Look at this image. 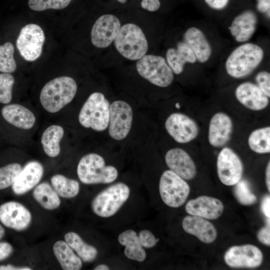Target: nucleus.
Wrapping results in <instances>:
<instances>
[{"label": "nucleus", "mask_w": 270, "mask_h": 270, "mask_svg": "<svg viewBox=\"0 0 270 270\" xmlns=\"http://www.w3.org/2000/svg\"><path fill=\"white\" fill-rule=\"evenodd\" d=\"M77 84L71 77L62 76L48 82L42 88L40 100L44 108L48 112L56 113L74 99Z\"/></svg>", "instance_id": "nucleus-1"}, {"label": "nucleus", "mask_w": 270, "mask_h": 270, "mask_svg": "<svg viewBox=\"0 0 270 270\" xmlns=\"http://www.w3.org/2000/svg\"><path fill=\"white\" fill-rule=\"evenodd\" d=\"M262 48L258 44L246 43L235 48L228 58L226 69L230 76L240 78L250 74L261 63Z\"/></svg>", "instance_id": "nucleus-2"}, {"label": "nucleus", "mask_w": 270, "mask_h": 270, "mask_svg": "<svg viewBox=\"0 0 270 270\" xmlns=\"http://www.w3.org/2000/svg\"><path fill=\"white\" fill-rule=\"evenodd\" d=\"M76 172L80 181L86 184H110L118 174L116 167L106 166L104 158L96 153L83 156L78 163Z\"/></svg>", "instance_id": "nucleus-3"}, {"label": "nucleus", "mask_w": 270, "mask_h": 270, "mask_svg": "<svg viewBox=\"0 0 270 270\" xmlns=\"http://www.w3.org/2000/svg\"><path fill=\"white\" fill-rule=\"evenodd\" d=\"M110 102L100 92L92 93L85 102L78 114V121L85 128L96 132L105 130L108 126Z\"/></svg>", "instance_id": "nucleus-4"}, {"label": "nucleus", "mask_w": 270, "mask_h": 270, "mask_svg": "<svg viewBox=\"0 0 270 270\" xmlns=\"http://www.w3.org/2000/svg\"><path fill=\"white\" fill-rule=\"evenodd\" d=\"M114 42L119 53L130 60H139L148 50V41L142 30L132 23L122 26Z\"/></svg>", "instance_id": "nucleus-5"}, {"label": "nucleus", "mask_w": 270, "mask_h": 270, "mask_svg": "<svg viewBox=\"0 0 270 270\" xmlns=\"http://www.w3.org/2000/svg\"><path fill=\"white\" fill-rule=\"evenodd\" d=\"M130 188L126 184L117 182L100 192L91 202L92 212L101 218H109L114 215L127 201Z\"/></svg>", "instance_id": "nucleus-6"}, {"label": "nucleus", "mask_w": 270, "mask_h": 270, "mask_svg": "<svg viewBox=\"0 0 270 270\" xmlns=\"http://www.w3.org/2000/svg\"><path fill=\"white\" fill-rule=\"evenodd\" d=\"M136 68L142 78L159 87H168L174 80L172 70L160 56L145 54L138 60Z\"/></svg>", "instance_id": "nucleus-7"}, {"label": "nucleus", "mask_w": 270, "mask_h": 270, "mask_svg": "<svg viewBox=\"0 0 270 270\" xmlns=\"http://www.w3.org/2000/svg\"><path fill=\"white\" fill-rule=\"evenodd\" d=\"M190 188L186 180L170 170L164 172L159 182V192L162 202L168 206L177 208L186 200Z\"/></svg>", "instance_id": "nucleus-8"}, {"label": "nucleus", "mask_w": 270, "mask_h": 270, "mask_svg": "<svg viewBox=\"0 0 270 270\" xmlns=\"http://www.w3.org/2000/svg\"><path fill=\"white\" fill-rule=\"evenodd\" d=\"M133 120V111L126 102L117 100L110 104L108 132L116 140H124L129 134Z\"/></svg>", "instance_id": "nucleus-9"}, {"label": "nucleus", "mask_w": 270, "mask_h": 270, "mask_svg": "<svg viewBox=\"0 0 270 270\" xmlns=\"http://www.w3.org/2000/svg\"><path fill=\"white\" fill-rule=\"evenodd\" d=\"M44 40V33L41 27L30 24L20 30L16 44L21 56L27 61L32 62L40 56Z\"/></svg>", "instance_id": "nucleus-10"}, {"label": "nucleus", "mask_w": 270, "mask_h": 270, "mask_svg": "<svg viewBox=\"0 0 270 270\" xmlns=\"http://www.w3.org/2000/svg\"><path fill=\"white\" fill-rule=\"evenodd\" d=\"M216 166L218 178L224 185L234 186L242 178V162L238 155L229 148H224L219 152Z\"/></svg>", "instance_id": "nucleus-11"}, {"label": "nucleus", "mask_w": 270, "mask_h": 270, "mask_svg": "<svg viewBox=\"0 0 270 270\" xmlns=\"http://www.w3.org/2000/svg\"><path fill=\"white\" fill-rule=\"evenodd\" d=\"M165 128L170 136L176 142L186 144L194 140L199 132L196 122L185 114L174 112L166 118Z\"/></svg>", "instance_id": "nucleus-12"}, {"label": "nucleus", "mask_w": 270, "mask_h": 270, "mask_svg": "<svg viewBox=\"0 0 270 270\" xmlns=\"http://www.w3.org/2000/svg\"><path fill=\"white\" fill-rule=\"evenodd\" d=\"M263 254L256 246L247 244L230 247L224 255L226 264L234 268H255L261 265Z\"/></svg>", "instance_id": "nucleus-13"}, {"label": "nucleus", "mask_w": 270, "mask_h": 270, "mask_svg": "<svg viewBox=\"0 0 270 270\" xmlns=\"http://www.w3.org/2000/svg\"><path fill=\"white\" fill-rule=\"evenodd\" d=\"M120 28V22L116 16L110 14L102 16L92 28V43L98 48L108 46L114 41Z\"/></svg>", "instance_id": "nucleus-14"}, {"label": "nucleus", "mask_w": 270, "mask_h": 270, "mask_svg": "<svg viewBox=\"0 0 270 270\" xmlns=\"http://www.w3.org/2000/svg\"><path fill=\"white\" fill-rule=\"evenodd\" d=\"M30 212L22 204L10 201L0 206V222L6 227L16 231H23L30 226Z\"/></svg>", "instance_id": "nucleus-15"}, {"label": "nucleus", "mask_w": 270, "mask_h": 270, "mask_svg": "<svg viewBox=\"0 0 270 270\" xmlns=\"http://www.w3.org/2000/svg\"><path fill=\"white\" fill-rule=\"evenodd\" d=\"M165 162L170 170L184 180H192L196 174L194 162L182 148H175L169 150L166 154Z\"/></svg>", "instance_id": "nucleus-16"}, {"label": "nucleus", "mask_w": 270, "mask_h": 270, "mask_svg": "<svg viewBox=\"0 0 270 270\" xmlns=\"http://www.w3.org/2000/svg\"><path fill=\"white\" fill-rule=\"evenodd\" d=\"M224 210V206L220 200L206 196L190 200L185 206V210L188 214L208 220L218 218Z\"/></svg>", "instance_id": "nucleus-17"}, {"label": "nucleus", "mask_w": 270, "mask_h": 270, "mask_svg": "<svg viewBox=\"0 0 270 270\" xmlns=\"http://www.w3.org/2000/svg\"><path fill=\"white\" fill-rule=\"evenodd\" d=\"M233 124L230 118L226 114H215L210 122L208 140L215 148L223 146L230 140L232 132Z\"/></svg>", "instance_id": "nucleus-18"}, {"label": "nucleus", "mask_w": 270, "mask_h": 270, "mask_svg": "<svg viewBox=\"0 0 270 270\" xmlns=\"http://www.w3.org/2000/svg\"><path fill=\"white\" fill-rule=\"evenodd\" d=\"M44 174L42 165L37 161H30L22 168L12 186L13 192L18 196L24 194L36 187Z\"/></svg>", "instance_id": "nucleus-19"}, {"label": "nucleus", "mask_w": 270, "mask_h": 270, "mask_svg": "<svg viewBox=\"0 0 270 270\" xmlns=\"http://www.w3.org/2000/svg\"><path fill=\"white\" fill-rule=\"evenodd\" d=\"M235 96L242 105L252 110H262L269 103V98L256 84L250 82L240 84L236 90Z\"/></svg>", "instance_id": "nucleus-20"}, {"label": "nucleus", "mask_w": 270, "mask_h": 270, "mask_svg": "<svg viewBox=\"0 0 270 270\" xmlns=\"http://www.w3.org/2000/svg\"><path fill=\"white\" fill-rule=\"evenodd\" d=\"M182 226L186 232L196 236L206 244L213 242L217 236L216 230L213 224L200 216L190 214L185 216Z\"/></svg>", "instance_id": "nucleus-21"}, {"label": "nucleus", "mask_w": 270, "mask_h": 270, "mask_svg": "<svg viewBox=\"0 0 270 270\" xmlns=\"http://www.w3.org/2000/svg\"><path fill=\"white\" fill-rule=\"evenodd\" d=\"M257 22L256 14L251 10H246L235 17L228 29L238 42H245L256 32Z\"/></svg>", "instance_id": "nucleus-22"}, {"label": "nucleus", "mask_w": 270, "mask_h": 270, "mask_svg": "<svg viewBox=\"0 0 270 270\" xmlns=\"http://www.w3.org/2000/svg\"><path fill=\"white\" fill-rule=\"evenodd\" d=\"M184 42L188 46L200 62H205L212 54V48L202 32L196 27L188 28L184 34Z\"/></svg>", "instance_id": "nucleus-23"}, {"label": "nucleus", "mask_w": 270, "mask_h": 270, "mask_svg": "<svg viewBox=\"0 0 270 270\" xmlns=\"http://www.w3.org/2000/svg\"><path fill=\"white\" fill-rule=\"evenodd\" d=\"M2 114L8 123L24 130L32 128L36 122L34 114L26 107L18 104L4 106L2 110Z\"/></svg>", "instance_id": "nucleus-24"}, {"label": "nucleus", "mask_w": 270, "mask_h": 270, "mask_svg": "<svg viewBox=\"0 0 270 270\" xmlns=\"http://www.w3.org/2000/svg\"><path fill=\"white\" fill-rule=\"evenodd\" d=\"M196 60L190 48L184 41L179 42L176 48H169L166 52V61L176 74L182 72L186 64H193Z\"/></svg>", "instance_id": "nucleus-25"}, {"label": "nucleus", "mask_w": 270, "mask_h": 270, "mask_svg": "<svg viewBox=\"0 0 270 270\" xmlns=\"http://www.w3.org/2000/svg\"><path fill=\"white\" fill-rule=\"evenodd\" d=\"M119 243L125 246L124 254L128 259L138 262H144L146 257V252L141 245L136 232L127 230L118 236Z\"/></svg>", "instance_id": "nucleus-26"}, {"label": "nucleus", "mask_w": 270, "mask_h": 270, "mask_svg": "<svg viewBox=\"0 0 270 270\" xmlns=\"http://www.w3.org/2000/svg\"><path fill=\"white\" fill-rule=\"evenodd\" d=\"M52 250L63 270H80L82 268V260L65 241L56 242L53 245Z\"/></svg>", "instance_id": "nucleus-27"}, {"label": "nucleus", "mask_w": 270, "mask_h": 270, "mask_svg": "<svg viewBox=\"0 0 270 270\" xmlns=\"http://www.w3.org/2000/svg\"><path fill=\"white\" fill-rule=\"evenodd\" d=\"M64 238L84 262H91L96 259L98 254V250L93 246L86 243L77 233L68 232L64 235Z\"/></svg>", "instance_id": "nucleus-28"}, {"label": "nucleus", "mask_w": 270, "mask_h": 270, "mask_svg": "<svg viewBox=\"0 0 270 270\" xmlns=\"http://www.w3.org/2000/svg\"><path fill=\"white\" fill-rule=\"evenodd\" d=\"M64 134L62 126L58 125H52L44 132L41 143L45 154L50 158L58 156L60 152V142Z\"/></svg>", "instance_id": "nucleus-29"}, {"label": "nucleus", "mask_w": 270, "mask_h": 270, "mask_svg": "<svg viewBox=\"0 0 270 270\" xmlns=\"http://www.w3.org/2000/svg\"><path fill=\"white\" fill-rule=\"evenodd\" d=\"M32 196L42 208L48 210L58 208L61 204L60 196L48 182L38 184L33 190Z\"/></svg>", "instance_id": "nucleus-30"}, {"label": "nucleus", "mask_w": 270, "mask_h": 270, "mask_svg": "<svg viewBox=\"0 0 270 270\" xmlns=\"http://www.w3.org/2000/svg\"><path fill=\"white\" fill-rule=\"evenodd\" d=\"M50 182L52 188L58 195L62 198H72L79 193L80 184L76 180L58 174L52 176Z\"/></svg>", "instance_id": "nucleus-31"}, {"label": "nucleus", "mask_w": 270, "mask_h": 270, "mask_svg": "<svg viewBox=\"0 0 270 270\" xmlns=\"http://www.w3.org/2000/svg\"><path fill=\"white\" fill-rule=\"evenodd\" d=\"M248 145L250 149L258 154H268L270 152V127L258 128L250 134Z\"/></svg>", "instance_id": "nucleus-32"}, {"label": "nucleus", "mask_w": 270, "mask_h": 270, "mask_svg": "<svg viewBox=\"0 0 270 270\" xmlns=\"http://www.w3.org/2000/svg\"><path fill=\"white\" fill-rule=\"evenodd\" d=\"M14 47L10 42L0 46V72L2 73H12L16 68L14 57Z\"/></svg>", "instance_id": "nucleus-33"}, {"label": "nucleus", "mask_w": 270, "mask_h": 270, "mask_svg": "<svg viewBox=\"0 0 270 270\" xmlns=\"http://www.w3.org/2000/svg\"><path fill=\"white\" fill-rule=\"evenodd\" d=\"M234 194L237 200L242 204L249 206L257 200L256 196L252 192L248 182L246 180H240L235 184Z\"/></svg>", "instance_id": "nucleus-34"}, {"label": "nucleus", "mask_w": 270, "mask_h": 270, "mask_svg": "<svg viewBox=\"0 0 270 270\" xmlns=\"http://www.w3.org/2000/svg\"><path fill=\"white\" fill-rule=\"evenodd\" d=\"M22 169L18 163H12L0 168V190L12 186Z\"/></svg>", "instance_id": "nucleus-35"}, {"label": "nucleus", "mask_w": 270, "mask_h": 270, "mask_svg": "<svg viewBox=\"0 0 270 270\" xmlns=\"http://www.w3.org/2000/svg\"><path fill=\"white\" fill-rule=\"evenodd\" d=\"M71 0H28L29 7L35 11L48 9L60 10L66 8Z\"/></svg>", "instance_id": "nucleus-36"}, {"label": "nucleus", "mask_w": 270, "mask_h": 270, "mask_svg": "<svg viewBox=\"0 0 270 270\" xmlns=\"http://www.w3.org/2000/svg\"><path fill=\"white\" fill-rule=\"evenodd\" d=\"M14 76L8 73L0 74V103L8 104L12 99Z\"/></svg>", "instance_id": "nucleus-37"}, {"label": "nucleus", "mask_w": 270, "mask_h": 270, "mask_svg": "<svg viewBox=\"0 0 270 270\" xmlns=\"http://www.w3.org/2000/svg\"><path fill=\"white\" fill-rule=\"evenodd\" d=\"M257 86L268 98L270 97V74L267 71H261L256 76Z\"/></svg>", "instance_id": "nucleus-38"}, {"label": "nucleus", "mask_w": 270, "mask_h": 270, "mask_svg": "<svg viewBox=\"0 0 270 270\" xmlns=\"http://www.w3.org/2000/svg\"><path fill=\"white\" fill-rule=\"evenodd\" d=\"M138 236L140 242L143 248H152L157 242L154 234L148 230H142L140 232Z\"/></svg>", "instance_id": "nucleus-39"}, {"label": "nucleus", "mask_w": 270, "mask_h": 270, "mask_svg": "<svg viewBox=\"0 0 270 270\" xmlns=\"http://www.w3.org/2000/svg\"><path fill=\"white\" fill-rule=\"evenodd\" d=\"M257 238L258 240L264 244L270 246V221L267 225L262 228L257 234Z\"/></svg>", "instance_id": "nucleus-40"}, {"label": "nucleus", "mask_w": 270, "mask_h": 270, "mask_svg": "<svg viewBox=\"0 0 270 270\" xmlns=\"http://www.w3.org/2000/svg\"><path fill=\"white\" fill-rule=\"evenodd\" d=\"M14 248L8 242H0V262L8 258L12 253Z\"/></svg>", "instance_id": "nucleus-41"}, {"label": "nucleus", "mask_w": 270, "mask_h": 270, "mask_svg": "<svg viewBox=\"0 0 270 270\" xmlns=\"http://www.w3.org/2000/svg\"><path fill=\"white\" fill-rule=\"evenodd\" d=\"M159 0H142L141 2L142 7L150 12H155L160 7Z\"/></svg>", "instance_id": "nucleus-42"}, {"label": "nucleus", "mask_w": 270, "mask_h": 270, "mask_svg": "<svg viewBox=\"0 0 270 270\" xmlns=\"http://www.w3.org/2000/svg\"><path fill=\"white\" fill-rule=\"evenodd\" d=\"M204 1L211 8L220 10L227 6L229 0H204Z\"/></svg>", "instance_id": "nucleus-43"}, {"label": "nucleus", "mask_w": 270, "mask_h": 270, "mask_svg": "<svg viewBox=\"0 0 270 270\" xmlns=\"http://www.w3.org/2000/svg\"><path fill=\"white\" fill-rule=\"evenodd\" d=\"M256 8L262 13H266L270 18V0H257Z\"/></svg>", "instance_id": "nucleus-44"}, {"label": "nucleus", "mask_w": 270, "mask_h": 270, "mask_svg": "<svg viewBox=\"0 0 270 270\" xmlns=\"http://www.w3.org/2000/svg\"><path fill=\"white\" fill-rule=\"evenodd\" d=\"M261 210L264 216L267 218H270V196L269 195L266 196L262 202Z\"/></svg>", "instance_id": "nucleus-45"}, {"label": "nucleus", "mask_w": 270, "mask_h": 270, "mask_svg": "<svg viewBox=\"0 0 270 270\" xmlns=\"http://www.w3.org/2000/svg\"><path fill=\"white\" fill-rule=\"evenodd\" d=\"M32 268L29 266H14L11 264L6 266H0V270H32Z\"/></svg>", "instance_id": "nucleus-46"}, {"label": "nucleus", "mask_w": 270, "mask_h": 270, "mask_svg": "<svg viewBox=\"0 0 270 270\" xmlns=\"http://www.w3.org/2000/svg\"><path fill=\"white\" fill-rule=\"evenodd\" d=\"M266 184L268 191H270V162H268L266 172Z\"/></svg>", "instance_id": "nucleus-47"}, {"label": "nucleus", "mask_w": 270, "mask_h": 270, "mask_svg": "<svg viewBox=\"0 0 270 270\" xmlns=\"http://www.w3.org/2000/svg\"><path fill=\"white\" fill-rule=\"evenodd\" d=\"M110 267L105 264H100L96 266L94 268V270H108Z\"/></svg>", "instance_id": "nucleus-48"}, {"label": "nucleus", "mask_w": 270, "mask_h": 270, "mask_svg": "<svg viewBox=\"0 0 270 270\" xmlns=\"http://www.w3.org/2000/svg\"><path fill=\"white\" fill-rule=\"evenodd\" d=\"M5 234V230L2 226L0 224V240L3 238Z\"/></svg>", "instance_id": "nucleus-49"}, {"label": "nucleus", "mask_w": 270, "mask_h": 270, "mask_svg": "<svg viewBox=\"0 0 270 270\" xmlns=\"http://www.w3.org/2000/svg\"><path fill=\"white\" fill-rule=\"evenodd\" d=\"M118 2L124 4L125 3L126 1V0H117Z\"/></svg>", "instance_id": "nucleus-50"}]
</instances>
